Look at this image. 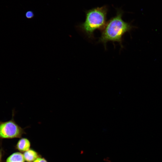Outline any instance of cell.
<instances>
[{
	"label": "cell",
	"instance_id": "obj_1",
	"mask_svg": "<svg viewBox=\"0 0 162 162\" xmlns=\"http://www.w3.org/2000/svg\"><path fill=\"white\" fill-rule=\"evenodd\" d=\"M123 11L118 9L116 15L111 18L106 23L103 29L98 42L104 45L106 49V43L110 41L118 42L122 48L123 37L125 33L130 31L133 26L129 23L124 21L122 16Z\"/></svg>",
	"mask_w": 162,
	"mask_h": 162
},
{
	"label": "cell",
	"instance_id": "obj_2",
	"mask_svg": "<svg viewBox=\"0 0 162 162\" xmlns=\"http://www.w3.org/2000/svg\"><path fill=\"white\" fill-rule=\"evenodd\" d=\"M108 10L106 5L87 10L85 21L77 28L88 38H94V31L97 29L101 31L106 24Z\"/></svg>",
	"mask_w": 162,
	"mask_h": 162
},
{
	"label": "cell",
	"instance_id": "obj_3",
	"mask_svg": "<svg viewBox=\"0 0 162 162\" xmlns=\"http://www.w3.org/2000/svg\"><path fill=\"white\" fill-rule=\"evenodd\" d=\"M14 110H13L11 119L6 122H0V140L21 138L26 134L25 128L18 125L14 119Z\"/></svg>",
	"mask_w": 162,
	"mask_h": 162
},
{
	"label": "cell",
	"instance_id": "obj_4",
	"mask_svg": "<svg viewBox=\"0 0 162 162\" xmlns=\"http://www.w3.org/2000/svg\"><path fill=\"white\" fill-rule=\"evenodd\" d=\"M31 143L27 138H23L20 139L17 142L16 148L21 152H25L30 149Z\"/></svg>",
	"mask_w": 162,
	"mask_h": 162
},
{
	"label": "cell",
	"instance_id": "obj_5",
	"mask_svg": "<svg viewBox=\"0 0 162 162\" xmlns=\"http://www.w3.org/2000/svg\"><path fill=\"white\" fill-rule=\"evenodd\" d=\"M23 155L25 160L27 162H33L39 157L38 153L32 149L24 152Z\"/></svg>",
	"mask_w": 162,
	"mask_h": 162
},
{
	"label": "cell",
	"instance_id": "obj_6",
	"mask_svg": "<svg viewBox=\"0 0 162 162\" xmlns=\"http://www.w3.org/2000/svg\"><path fill=\"white\" fill-rule=\"evenodd\" d=\"M25 161L23 154L17 152L10 155L7 159L6 162H25Z\"/></svg>",
	"mask_w": 162,
	"mask_h": 162
},
{
	"label": "cell",
	"instance_id": "obj_7",
	"mask_svg": "<svg viewBox=\"0 0 162 162\" xmlns=\"http://www.w3.org/2000/svg\"><path fill=\"white\" fill-rule=\"evenodd\" d=\"M25 16L28 19H31L34 17V14L32 11L29 10L27 11L26 13Z\"/></svg>",
	"mask_w": 162,
	"mask_h": 162
},
{
	"label": "cell",
	"instance_id": "obj_8",
	"mask_svg": "<svg viewBox=\"0 0 162 162\" xmlns=\"http://www.w3.org/2000/svg\"><path fill=\"white\" fill-rule=\"evenodd\" d=\"M33 162H48L44 158L39 157Z\"/></svg>",
	"mask_w": 162,
	"mask_h": 162
},
{
	"label": "cell",
	"instance_id": "obj_9",
	"mask_svg": "<svg viewBox=\"0 0 162 162\" xmlns=\"http://www.w3.org/2000/svg\"><path fill=\"white\" fill-rule=\"evenodd\" d=\"M2 157V154L1 151L0 150V162H1Z\"/></svg>",
	"mask_w": 162,
	"mask_h": 162
}]
</instances>
